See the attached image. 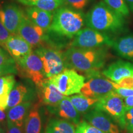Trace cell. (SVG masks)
<instances>
[{"instance_id": "obj_20", "label": "cell", "mask_w": 133, "mask_h": 133, "mask_svg": "<svg viewBox=\"0 0 133 133\" xmlns=\"http://www.w3.org/2000/svg\"><path fill=\"white\" fill-rule=\"evenodd\" d=\"M33 102L22 103L7 110V121L14 125L23 128L26 116Z\"/></svg>"}, {"instance_id": "obj_13", "label": "cell", "mask_w": 133, "mask_h": 133, "mask_svg": "<svg viewBox=\"0 0 133 133\" xmlns=\"http://www.w3.org/2000/svg\"><path fill=\"white\" fill-rule=\"evenodd\" d=\"M38 97L36 88L31 84L17 82L10 92L6 110L22 103L34 102Z\"/></svg>"}, {"instance_id": "obj_14", "label": "cell", "mask_w": 133, "mask_h": 133, "mask_svg": "<svg viewBox=\"0 0 133 133\" xmlns=\"http://www.w3.org/2000/svg\"><path fill=\"white\" fill-rule=\"evenodd\" d=\"M84 120L105 133H119V126L110 116L102 111L92 109L84 115Z\"/></svg>"}, {"instance_id": "obj_23", "label": "cell", "mask_w": 133, "mask_h": 133, "mask_svg": "<svg viewBox=\"0 0 133 133\" xmlns=\"http://www.w3.org/2000/svg\"><path fill=\"white\" fill-rule=\"evenodd\" d=\"M71 104L80 114L85 115L94 109L98 99L88 97L81 93L71 95L69 97Z\"/></svg>"}, {"instance_id": "obj_8", "label": "cell", "mask_w": 133, "mask_h": 133, "mask_svg": "<svg viewBox=\"0 0 133 133\" xmlns=\"http://www.w3.org/2000/svg\"><path fill=\"white\" fill-rule=\"evenodd\" d=\"M16 65L18 73L34 83L36 87L47 78L40 58L34 51Z\"/></svg>"}, {"instance_id": "obj_15", "label": "cell", "mask_w": 133, "mask_h": 133, "mask_svg": "<svg viewBox=\"0 0 133 133\" xmlns=\"http://www.w3.org/2000/svg\"><path fill=\"white\" fill-rule=\"evenodd\" d=\"M46 110L49 114L57 118L70 121L77 125L80 122V114L71 104L69 97H65L59 103L54 106H48Z\"/></svg>"}, {"instance_id": "obj_35", "label": "cell", "mask_w": 133, "mask_h": 133, "mask_svg": "<svg viewBox=\"0 0 133 133\" xmlns=\"http://www.w3.org/2000/svg\"><path fill=\"white\" fill-rule=\"evenodd\" d=\"M7 123V115L5 114L4 111L0 109V123Z\"/></svg>"}, {"instance_id": "obj_28", "label": "cell", "mask_w": 133, "mask_h": 133, "mask_svg": "<svg viewBox=\"0 0 133 133\" xmlns=\"http://www.w3.org/2000/svg\"><path fill=\"white\" fill-rule=\"evenodd\" d=\"M91 0H64L65 4L72 9L81 11L89 4Z\"/></svg>"}, {"instance_id": "obj_39", "label": "cell", "mask_w": 133, "mask_h": 133, "mask_svg": "<svg viewBox=\"0 0 133 133\" xmlns=\"http://www.w3.org/2000/svg\"><path fill=\"white\" fill-rule=\"evenodd\" d=\"M3 76V75L2 73H1V70H0V76Z\"/></svg>"}, {"instance_id": "obj_18", "label": "cell", "mask_w": 133, "mask_h": 133, "mask_svg": "<svg viewBox=\"0 0 133 133\" xmlns=\"http://www.w3.org/2000/svg\"><path fill=\"white\" fill-rule=\"evenodd\" d=\"M102 74L114 83H117L126 77L133 76V64L119 60L108 66L103 70Z\"/></svg>"}, {"instance_id": "obj_24", "label": "cell", "mask_w": 133, "mask_h": 133, "mask_svg": "<svg viewBox=\"0 0 133 133\" xmlns=\"http://www.w3.org/2000/svg\"><path fill=\"white\" fill-rule=\"evenodd\" d=\"M44 133H76V128L70 121L51 118L46 124Z\"/></svg>"}, {"instance_id": "obj_11", "label": "cell", "mask_w": 133, "mask_h": 133, "mask_svg": "<svg viewBox=\"0 0 133 133\" xmlns=\"http://www.w3.org/2000/svg\"><path fill=\"white\" fill-rule=\"evenodd\" d=\"M115 89V83L99 75L89 78L84 83L80 93L88 97L99 99L113 92Z\"/></svg>"}, {"instance_id": "obj_25", "label": "cell", "mask_w": 133, "mask_h": 133, "mask_svg": "<svg viewBox=\"0 0 133 133\" xmlns=\"http://www.w3.org/2000/svg\"><path fill=\"white\" fill-rule=\"evenodd\" d=\"M0 70L3 75L18 74L16 61L6 49L1 47H0Z\"/></svg>"}, {"instance_id": "obj_29", "label": "cell", "mask_w": 133, "mask_h": 133, "mask_svg": "<svg viewBox=\"0 0 133 133\" xmlns=\"http://www.w3.org/2000/svg\"><path fill=\"white\" fill-rule=\"evenodd\" d=\"M125 128L131 133H133V108L126 109L124 114Z\"/></svg>"}, {"instance_id": "obj_17", "label": "cell", "mask_w": 133, "mask_h": 133, "mask_svg": "<svg viewBox=\"0 0 133 133\" xmlns=\"http://www.w3.org/2000/svg\"><path fill=\"white\" fill-rule=\"evenodd\" d=\"M36 88L39 102L46 107L56 105L65 97L49 78H46Z\"/></svg>"}, {"instance_id": "obj_37", "label": "cell", "mask_w": 133, "mask_h": 133, "mask_svg": "<svg viewBox=\"0 0 133 133\" xmlns=\"http://www.w3.org/2000/svg\"><path fill=\"white\" fill-rule=\"evenodd\" d=\"M0 133H7V123H0Z\"/></svg>"}, {"instance_id": "obj_9", "label": "cell", "mask_w": 133, "mask_h": 133, "mask_svg": "<svg viewBox=\"0 0 133 133\" xmlns=\"http://www.w3.org/2000/svg\"><path fill=\"white\" fill-rule=\"evenodd\" d=\"M17 34L29 43L32 48H37L39 46H44L47 31L35 24L29 19L24 12Z\"/></svg>"}, {"instance_id": "obj_12", "label": "cell", "mask_w": 133, "mask_h": 133, "mask_svg": "<svg viewBox=\"0 0 133 133\" xmlns=\"http://www.w3.org/2000/svg\"><path fill=\"white\" fill-rule=\"evenodd\" d=\"M43 105L39 102L33 103L25 120L24 133H44L46 114Z\"/></svg>"}, {"instance_id": "obj_2", "label": "cell", "mask_w": 133, "mask_h": 133, "mask_svg": "<svg viewBox=\"0 0 133 133\" xmlns=\"http://www.w3.org/2000/svg\"><path fill=\"white\" fill-rule=\"evenodd\" d=\"M85 24L88 27L108 35L119 34L127 30L124 17L111 9L104 1L97 3L88 11Z\"/></svg>"}, {"instance_id": "obj_5", "label": "cell", "mask_w": 133, "mask_h": 133, "mask_svg": "<svg viewBox=\"0 0 133 133\" xmlns=\"http://www.w3.org/2000/svg\"><path fill=\"white\" fill-rule=\"evenodd\" d=\"M114 39L109 35L91 28L81 29L71 43V47L94 49L112 46Z\"/></svg>"}, {"instance_id": "obj_31", "label": "cell", "mask_w": 133, "mask_h": 133, "mask_svg": "<svg viewBox=\"0 0 133 133\" xmlns=\"http://www.w3.org/2000/svg\"><path fill=\"white\" fill-rule=\"evenodd\" d=\"M114 92L123 99L133 96V89H130V88H116L114 89Z\"/></svg>"}, {"instance_id": "obj_21", "label": "cell", "mask_w": 133, "mask_h": 133, "mask_svg": "<svg viewBox=\"0 0 133 133\" xmlns=\"http://www.w3.org/2000/svg\"><path fill=\"white\" fill-rule=\"evenodd\" d=\"M112 48L119 57L133 62V35H126L114 40Z\"/></svg>"}, {"instance_id": "obj_6", "label": "cell", "mask_w": 133, "mask_h": 133, "mask_svg": "<svg viewBox=\"0 0 133 133\" xmlns=\"http://www.w3.org/2000/svg\"><path fill=\"white\" fill-rule=\"evenodd\" d=\"M94 109L102 111L110 116L121 129L125 128L124 114L126 109L123 98L113 92L98 99Z\"/></svg>"}, {"instance_id": "obj_19", "label": "cell", "mask_w": 133, "mask_h": 133, "mask_svg": "<svg viewBox=\"0 0 133 133\" xmlns=\"http://www.w3.org/2000/svg\"><path fill=\"white\" fill-rule=\"evenodd\" d=\"M25 13L35 24L48 31L52 24L54 13L44 11L33 6H29L25 9Z\"/></svg>"}, {"instance_id": "obj_36", "label": "cell", "mask_w": 133, "mask_h": 133, "mask_svg": "<svg viewBox=\"0 0 133 133\" xmlns=\"http://www.w3.org/2000/svg\"><path fill=\"white\" fill-rule=\"evenodd\" d=\"M16 1L19 3H21V4L25 5V6H30L31 3L36 1V0H16Z\"/></svg>"}, {"instance_id": "obj_34", "label": "cell", "mask_w": 133, "mask_h": 133, "mask_svg": "<svg viewBox=\"0 0 133 133\" xmlns=\"http://www.w3.org/2000/svg\"><path fill=\"white\" fill-rule=\"evenodd\" d=\"M123 100L126 109L133 108V96L124 98Z\"/></svg>"}, {"instance_id": "obj_26", "label": "cell", "mask_w": 133, "mask_h": 133, "mask_svg": "<svg viewBox=\"0 0 133 133\" xmlns=\"http://www.w3.org/2000/svg\"><path fill=\"white\" fill-rule=\"evenodd\" d=\"M104 2L111 9L124 17L129 15V9L124 0H104Z\"/></svg>"}, {"instance_id": "obj_30", "label": "cell", "mask_w": 133, "mask_h": 133, "mask_svg": "<svg viewBox=\"0 0 133 133\" xmlns=\"http://www.w3.org/2000/svg\"><path fill=\"white\" fill-rule=\"evenodd\" d=\"M115 83L116 88H124L133 89V76H129Z\"/></svg>"}, {"instance_id": "obj_38", "label": "cell", "mask_w": 133, "mask_h": 133, "mask_svg": "<svg viewBox=\"0 0 133 133\" xmlns=\"http://www.w3.org/2000/svg\"><path fill=\"white\" fill-rule=\"evenodd\" d=\"M129 11L133 12V0H124Z\"/></svg>"}, {"instance_id": "obj_3", "label": "cell", "mask_w": 133, "mask_h": 133, "mask_svg": "<svg viewBox=\"0 0 133 133\" xmlns=\"http://www.w3.org/2000/svg\"><path fill=\"white\" fill-rule=\"evenodd\" d=\"M86 16L81 11L61 6L54 11L52 24L48 30L61 37L71 39L82 29Z\"/></svg>"}, {"instance_id": "obj_40", "label": "cell", "mask_w": 133, "mask_h": 133, "mask_svg": "<svg viewBox=\"0 0 133 133\" xmlns=\"http://www.w3.org/2000/svg\"><path fill=\"white\" fill-rule=\"evenodd\" d=\"M1 1H3V0H0V2H1Z\"/></svg>"}, {"instance_id": "obj_16", "label": "cell", "mask_w": 133, "mask_h": 133, "mask_svg": "<svg viewBox=\"0 0 133 133\" xmlns=\"http://www.w3.org/2000/svg\"><path fill=\"white\" fill-rule=\"evenodd\" d=\"M4 49L9 52L17 63L21 62L32 52V47L18 34L11 35Z\"/></svg>"}, {"instance_id": "obj_27", "label": "cell", "mask_w": 133, "mask_h": 133, "mask_svg": "<svg viewBox=\"0 0 133 133\" xmlns=\"http://www.w3.org/2000/svg\"><path fill=\"white\" fill-rule=\"evenodd\" d=\"M76 133H105L88 123L86 120L80 121L76 125Z\"/></svg>"}, {"instance_id": "obj_1", "label": "cell", "mask_w": 133, "mask_h": 133, "mask_svg": "<svg viewBox=\"0 0 133 133\" xmlns=\"http://www.w3.org/2000/svg\"><path fill=\"white\" fill-rule=\"evenodd\" d=\"M67 69L86 73L88 78L99 74L108 58L107 47L85 49L70 47L63 52Z\"/></svg>"}, {"instance_id": "obj_33", "label": "cell", "mask_w": 133, "mask_h": 133, "mask_svg": "<svg viewBox=\"0 0 133 133\" xmlns=\"http://www.w3.org/2000/svg\"><path fill=\"white\" fill-rule=\"evenodd\" d=\"M7 133H24L23 128L14 125L7 121Z\"/></svg>"}, {"instance_id": "obj_7", "label": "cell", "mask_w": 133, "mask_h": 133, "mask_svg": "<svg viewBox=\"0 0 133 133\" xmlns=\"http://www.w3.org/2000/svg\"><path fill=\"white\" fill-rule=\"evenodd\" d=\"M86 78L74 69H67L62 73L49 78V81L63 95L69 96L81 92Z\"/></svg>"}, {"instance_id": "obj_4", "label": "cell", "mask_w": 133, "mask_h": 133, "mask_svg": "<svg viewBox=\"0 0 133 133\" xmlns=\"http://www.w3.org/2000/svg\"><path fill=\"white\" fill-rule=\"evenodd\" d=\"M34 52L39 56L42 62L47 78L62 73L67 69L63 52L49 46H39Z\"/></svg>"}, {"instance_id": "obj_10", "label": "cell", "mask_w": 133, "mask_h": 133, "mask_svg": "<svg viewBox=\"0 0 133 133\" xmlns=\"http://www.w3.org/2000/svg\"><path fill=\"white\" fill-rule=\"evenodd\" d=\"M24 12L14 3H6L0 6V22L10 34H17Z\"/></svg>"}, {"instance_id": "obj_22", "label": "cell", "mask_w": 133, "mask_h": 133, "mask_svg": "<svg viewBox=\"0 0 133 133\" xmlns=\"http://www.w3.org/2000/svg\"><path fill=\"white\" fill-rule=\"evenodd\" d=\"M16 81L13 75H6L0 76V109L6 110L8 99Z\"/></svg>"}, {"instance_id": "obj_32", "label": "cell", "mask_w": 133, "mask_h": 133, "mask_svg": "<svg viewBox=\"0 0 133 133\" xmlns=\"http://www.w3.org/2000/svg\"><path fill=\"white\" fill-rule=\"evenodd\" d=\"M10 33L0 22V46L4 47L5 44L10 36Z\"/></svg>"}]
</instances>
